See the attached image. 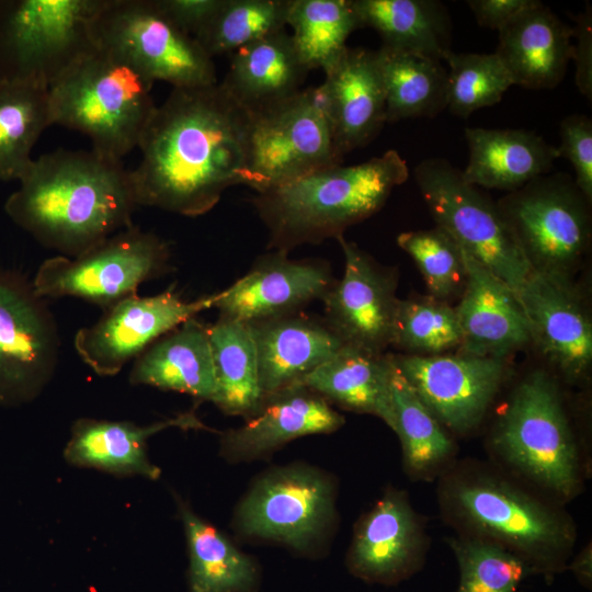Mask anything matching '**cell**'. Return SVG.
Here are the masks:
<instances>
[{"label": "cell", "mask_w": 592, "mask_h": 592, "mask_svg": "<svg viewBox=\"0 0 592 592\" xmlns=\"http://www.w3.org/2000/svg\"><path fill=\"white\" fill-rule=\"evenodd\" d=\"M249 113L217 82L172 89L140 138L129 171L137 206L195 217L241 184Z\"/></svg>", "instance_id": "cell-1"}, {"label": "cell", "mask_w": 592, "mask_h": 592, "mask_svg": "<svg viewBox=\"0 0 592 592\" xmlns=\"http://www.w3.org/2000/svg\"><path fill=\"white\" fill-rule=\"evenodd\" d=\"M4 212L39 244L78 257L133 226L137 207L119 159L94 149H58L34 159Z\"/></svg>", "instance_id": "cell-2"}, {"label": "cell", "mask_w": 592, "mask_h": 592, "mask_svg": "<svg viewBox=\"0 0 592 592\" xmlns=\"http://www.w3.org/2000/svg\"><path fill=\"white\" fill-rule=\"evenodd\" d=\"M436 497L455 534L504 548L547 581L567 570L578 539L571 515L494 464L456 460L437 478Z\"/></svg>", "instance_id": "cell-3"}, {"label": "cell", "mask_w": 592, "mask_h": 592, "mask_svg": "<svg viewBox=\"0 0 592 592\" xmlns=\"http://www.w3.org/2000/svg\"><path fill=\"white\" fill-rule=\"evenodd\" d=\"M409 177L406 160L390 149L354 166L335 164L280 187L252 203L269 231V247L287 252L343 236L375 213Z\"/></svg>", "instance_id": "cell-4"}, {"label": "cell", "mask_w": 592, "mask_h": 592, "mask_svg": "<svg viewBox=\"0 0 592 592\" xmlns=\"http://www.w3.org/2000/svg\"><path fill=\"white\" fill-rule=\"evenodd\" d=\"M487 445L496 466L563 505L583 490L588 458L559 386L544 371L513 388Z\"/></svg>", "instance_id": "cell-5"}, {"label": "cell", "mask_w": 592, "mask_h": 592, "mask_svg": "<svg viewBox=\"0 0 592 592\" xmlns=\"http://www.w3.org/2000/svg\"><path fill=\"white\" fill-rule=\"evenodd\" d=\"M153 83L122 55L94 43L48 87L53 125L84 134L92 149L122 160L138 147L157 107Z\"/></svg>", "instance_id": "cell-6"}, {"label": "cell", "mask_w": 592, "mask_h": 592, "mask_svg": "<svg viewBox=\"0 0 592 592\" xmlns=\"http://www.w3.org/2000/svg\"><path fill=\"white\" fill-rule=\"evenodd\" d=\"M342 162L321 84L301 89L262 112L249 113L241 184L257 193Z\"/></svg>", "instance_id": "cell-7"}, {"label": "cell", "mask_w": 592, "mask_h": 592, "mask_svg": "<svg viewBox=\"0 0 592 592\" xmlns=\"http://www.w3.org/2000/svg\"><path fill=\"white\" fill-rule=\"evenodd\" d=\"M335 501L331 475L304 463L277 466L253 481L236 508L234 527L243 537L314 556L335 524Z\"/></svg>", "instance_id": "cell-8"}, {"label": "cell", "mask_w": 592, "mask_h": 592, "mask_svg": "<svg viewBox=\"0 0 592 592\" xmlns=\"http://www.w3.org/2000/svg\"><path fill=\"white\" fill-rule=\"evenodd\" d=\"M105 0H0V82L49 87L94 45Z\"/></svg>", "instance_id": "cell-9"}, {"label": "cell", "mask_w": 592, "mask_h": 592, "mask_svg": "<svg viewBox=\"0 0 592 592\" xmlns=\"http://www.w3.org/2000/svg\"><path fill=\"white\" fill-rule=\"evenodd\" d=\"M414 179L436 226L516 294L532 272L498 205L444 158H428Z\"/></svg>", "instance_id": "cell-10"}, {"label": "cell", "mask_w": 592, "mask_h": 592, "mask_svg": "<svg viewBox=\"0 0 592 592\" xmlns=\"http://www.w3.org/2000/svg\"><path fill=\"white\" fill-rule=\"evenodd\" d=\"M590 204L563 172L540 175L497 203L532 271L567 276L591 241Z\"/></svg>", "instance_id": "cell-11"}, {"label": "cell", "mask_w": 592, "mask_h": 592, "mask_svg": "<svg viewBox=\"0 0 592 592\" xmlns=\"http://www.w3.org/2000/svg\"><path fill=\"white\" fill-rule=\"evenodd\" d=\"M169 259L166 241L133 225L78 257L46 259L32 284L43 298L75 297L105 310L163 274Z\"/></svg>", "instance_id": "cell-12"}, {"label": "cell", "mask_w": 592, "mask_h": 592, "mask_svg": "<svg viewBox=\"0 0 592 592\" xmlns=\"http://www.w3.org/2000/svg\"><path fill=\"white\" fill-rule=\"evenodd\" d=\"M90 30L95 44L118 53L153 82L173 89L217 83L213 58L153 0H105Z\"/></svg>", "instance_id": "cell-13"}, {"label": "cell", "mask_w": 592, "mask_h": 592, "mask_svg": "<svg viewBox=\"0 0 592 592\" xmlns=\"http://www.w3.org/2000/svg\"><path fill=\"white\" fill-rule=\"evenodd\" d=\"M56 319L32 281L0 269V406L27 402L57 368Z\"/></svg>", "instance_id": "cell-14"}, {"label": "cell", "mask_w": 592, "mask_h": 592, "mask_svg": "<svg viewBox=\"0 0 592 592\" xmlns=\"http://www.w3.org/2000/svg\"><path fill=\"white\" fill-rule=\"evenodd\" d=\"M216 294L184 300L172 289L128 296L104 310L93 325L79 329L73 346L99 376H114L156 340L203 310L214 308Z\"/></svg>", "instance_id": "cell-15"}, {"label": "cell", "mask_w": 592, "mask_h": 592, "mask_svg": "<svg viewBox=\"0 0 592 592\" xmlns=\"http://www.w3.org/2000/svg\"><path fill=\"white\" fill-rule=\"evenodd\" d=\"M420 399L454 435L464 436L483 421L506 377L502 357L463 353L392 356Z\"/></svg>", "instance_id": "cell-16"}, {"label": "cell", "mask_w": 592, "mask_h": 592, "mask_svg": "<svg viewBox=\"0 0 592 592\" xmlns=\"http://www.w3.org/2000/svg\"><path fill=\"white\" fill-rule=\"evenodd\" d=\"M429 548L426 525L408 493L389 487L356 522L345 565L366 583L396 585L422 569Z\"/></svg>", "instance_id": "cell-17"}, {"label": "cell", "mask_w": 592, "mask_h": 592, "mask_svg": "<svg viewBox=\"0 0 592 592\" xmlns=\"http://www.w3.org/2000/svg\"><path fill=\"white\" fill-rule=\"evenodd\" d=\"M531 340L568 383L588 378L592 365V322L570 276L532 271L516 294Z\"/></svg>", "instance_id": "cell-18"}, {"label": "cell", "mask_w": 592, "mask_h": 592, "mask_svg": "<svg viewBox=\"0 0 592 592\" xmlns=\"http://www.w3.org/2000/svg\"><path fill=\"white\" fill-rule=\"evenodd\" d=\"M344 255L341 280L325 297L326 323L344 345L383 354L391 344L398 299L396 278L343 236L337 238Z\"/></svg>", "instance_id": "cell-19"}, {"label": "cell", "mask_w": 592, "mask_h": 592, "mask_svg": "<svg viewBox=\"0 0 592 592\" xmlns=\"http://www.w3.org/2000/svg\"><path fill=\"white\" fill-rule=\"evenodd\" d=\"M321 261L294 260L287 252L262 257L232 285L216 293L214 308L221 317L252 323L296 312L321 299L333 285Z\"/></svg>", "instance_id": "cell-20"}, {"label": "cell", "mask_w": 592, "mask_h": 592, "mask_svg": "<svg viewBox=\"0 0 592 592\" xmlns=\"http://www.w3.org/2000/svg\"><path fill=\"white\" fill-rule=\"evenodd\" d=\"M344 418L321 396L301 384L265 396L244 424L226 431L219 454L230 463L269 455L284 444L306 435L339 430Z\"/></svg>", "instance_id": "cell-21"}, {"label": "cell", "mask_w": 592, "mask_h": 592, "mask_svg": "<svg viewBox=\"0 0 592 592\" xmlns=\"http://www.w3.org/2000/svg\"><path fill=\"white\" fill-rule=\"evenodd\" d=\"M466 281L455 306L462 343L459 353L502 357L532 342L516 293L463 250Z\"/></svg>", "instance_id": "cell-22"}, {"label": "cell", "mask_w": 592, "mask_h": 592, "mask_svg": "<svg viewBox=\"0 0 592 592\" xmlns=\"http://www.w3.org/2000/svg\"><path fill=\"white\" fill-rule=\"evenodd\" d=\"M323 89L342 157L366 146L386 123V96L375 52L345 47L323 69Z\"/></svg>", "instance_id": "cell-23"}, {"label": "cell", "mask_w": 592, "mask_h": 592, "mask_svg": "<svg viewBox=\"0 0 592 592\" xmlns=\"http://www.w3.org/2000/svg\"><path fill=\"white\" fill-rule=\"evenodd\" d=\"M498 32L494 54L513 84L542 90L561 82L572 59L573 31L549 8L536 0Z\"/></svg>", "instance_id": "cell-24"}, {"label": "cell", "mask_w": 592, "mask_h": 592, "mask_svg": "<svg viewBox=\"0 0 592 592\" xmlns=\"http://www.w3.org/2000/svg\"><path fill=\"white\" fill-rule=\"evenodd\" d=\"M170 428L207 430L194 411L148 425L81 418L71 428L64 457L73 466L156 480L161 471L149 460L147 442L153 434Z\"/></svg>", "instance_id": "cell-25"}, {"label": "cell", "mask_w": 592, "mask_h": 592, "mask_svg": "<svg viewBox=\"0 0 592 592\" xmlns=\"http://www.w3.org/2000/svg\"><path fill=\"white\" fill-rule=\"evenodd\" d=\"M263 397L299 384L344 343L321 322L296 312L249 323Z\"/></svg>", "instance_id": "cell-26"}, {"label": "cell", "mask_w": 592, "mask_h": 592, "mask_svg": "<svg viewBox=\"0 0 592 592\" xmlns=\"http://www.w3.org/2000/svg\"><path fill=\"white\" fill-rule=\"evenodd\" d=\"M469 160L462 175L477 187L514 192L547 174L557 148L532 130L467 127Z\"/></svg>", "instance_id": "cell-27"}, {"label": "cell", "mask_w": 592, "mask_h": 592, "mask_svg": "<svg viewBox=\"0 0 592 592\" xmlns=\"http://www.w3.org/2000/svg\"><path fill=\"white\" fill-rule=\"evenodd\" d=\"M129 383L213 402L216 380L208 326L192 318L156 340L135 358Z\"/></svg>", "instance_id": "cell-28"}, {"label": "cell", "mask_w": 592, "mask_h": 592, "mask_svg": "<svg viewBox=\"0 0 592 592\" xmlns=\"http://www.w3.org/2000/svg\"><path fill=\"white\" fill-rule=\"evenodd\" d=\"M232 54L220 84L250 114L267 110L297 93L309 72L285 30Z\"/></svg>", "instance_id": "cell-29"}, {"label": "cell", "mask_w": 592, "mask_h": 592, "mask_svg": "<svg viewBox=\"0 0 592 592\" xmlns=\"http://www.w3.org/2000/svg\"><path fill=\"white\" fill-rule=\"evenodd\" d=\"M391 355L372 354L344 345L299 384L329 403L367 413L394 426Z\"/></svg>", "instance_id": "cell-30"}, {"label": "cell", "mask_w": 592, "mask_h": 592, "mask_svg": "<svg viewBox=\"0 0 592 592\" xmlns=\"http://www.w3.org/2000/svg\"><path fill=\"white\" fill-rule=\"evenodd\" d=\"M187 550V592H259L258 562L177 498Z\"/></svg>", "instance_id": "cell-31"}, {"label": "cell", "mask_w": 592, "mask_h": 592, "mask_svg": "<svg viewBox=\"0 0 592 592\" xmlns=\"http://www.w3.org/2000/svg\"><path fill=\"white\" fill-rule=\"evenodd\" d=\"M392 357V355H391ZM392 431L402 449V465L412 480L437 479L456 462L455 436L440 422L401 375L392 360Z\"/></svg>", "instance_id": "cell-32"}, {"label": "cell", "mask_w": 592, "mask_h": 592, "mask_svg": "<svg viewBox=\"0 0 592 592\" xmlns=\"http://www.w3.org/2000/svg\"><path fill=\"white\" fill-rule=\"evenodd\" d=\"M361 27H372L383 45L444 60L451 49L452 23L436 0H352Z\"/></svg>", "instance_id": "cell-33"}, {"label": "cell", "mask_w": 592, "mask_h": 592, "mask_svg": "<svg viewBox=\"0 0 592 592\" xmlns=\"http://www.w3.org/2000/svg\"><path fill=\"white\" fill-rule=\"evenodd\" d=\"M386 96V122L434 117L446 109L442 60L382 45L375 50Z\"/></svg>", "instance_id": "cell-34"}, {"label": "cell", "mask_w": 592, "mask_h": 592, "mask_svg": "<svg viewBox=\"0 0 592 592\" xmlns=\"http://www.w3.org/2000/svg\"><path fill=\"white\" fill-rule=\"evenodd\" d=\"M216 391L213 403L231 415H252L264 397L249 323L219 317L208 326Z\"/></svg>", "instance_id": "cell-35"}, {"label": "cell", "mask_w": 592, "mask_h": 592, "mask_svg": "<svg viewBox=\"0 0 592 592\" xmlns=\"http://www.w3.org/2000/svg\"><path fill=\"white\" fill-rule=\"evenodd\" d=\"M53 125L48 88L0 82V180L20 181L42 133Z\"/></svg>", "instance_id": "cell-36"}, {"label": "cell", "mask_w": 592, "mask_h": 592, "mask_svg": "<svg viewBox=\"0 0 592 592\" xmlns=\"http://www.w3.org/2000/svg\"><path fill=\"white\" fill-rule=\"evenodd\" d=\"M286 25L309 71L327 68L346 47L351 33L362 29L352 0H289Z\"/></svg>", "instance_id": "cell-37"}, {"label": "cell", "mask_w": 592, "mask_h": 592, "mask_svg": "<svg viewBox=\"0 0 592 592\" xmlns=\"http://www.w3.org/2000/svg\"><path fill=\"white\" fill-rule=\"evenodd\" d=\"M288 7L289 0H225L195 39L212 58L232 54L285 30Z\"/></svg>", "instance_id": "cell-38"}, {"label": "cell", "mask_w": 592, "mask_h": 592, "mask_svg": "<svg viewBox=\"0 0 592 592\" xmlns=\"http://www.w3.org/2000/svg\"><path fill=\"white\" fill-rule=\"evenodd\" d=\"M455 308L432 296L398 299L391 344L412 355H437L459 349Z\"/></svg>", "instance_id": "cell-39"}, {"label": "cell", "mask_w": 592, "mask_h": 592, "mask_svg": "<svg viewBox=\"0 0 592 592\" xmlns=\"http://www.w3.org/2000/svg\"><path fill=\"white\" fill-rule=\"evenodd\" d=\"M448 65L446 109L468 117L473 112L501 101L513 86L505 67L493 54L454 53L444 59Z\"/></svg>", "instance_id": "cell-40"}, {"label": "cell", "mask_w": 592, "mask_h": 592, "mask_svg": "<svg viewBox=\"0 0 592 592\" xmlns=\"http://www.w3.org/2000/svg\"><path fill=\"white\" fill-rule=\"evenodd\" d=\"M446 543L458 566L456 592H519L531 574L521 559L496 544L458 534Z\"/></svg>", "instance_id": "cell-41"}, {"label": "cell", "mask_w": 592, "mask_h": 592, "mask_svg": "<svg viewBox=\"0 0 592 592\" xmlns=\"http://www.w3.org/2000/svg\"><path fill=\"white\" fill-rule=\"evenodd\" d=\"M423 276L430 296L446 301L462 294L466 281L463 249L443 229L410 230L397 237Z\"/></svg>", "instance_id": "cell-42"}, {"label": "cell", "mask_w": 592, "mask_h": 592, "mask_svg": "<svg viewBox=\"0 0 592 592\" xmlns=\"http://www.w3.org/2000/svg\"><path fill=\"white\" fill-rule=\"evenodd\" d=\"M559 158L568 159L576 173L574 183L585 198L592 201V121L583 114H572L560 123Z\"/></svg>", "instance_id": "cell-43"}, {"label": "cell", "mask_w": 592, "mask_h": 592, "mask_svg": "<svg viewBox=\"0 0 592 592\" xmlns=\"http://www.w3.org/2000/svg\"><path fill=\"white\" fill-rule=\"evenodd\" d=\"M178 29L195 38L213 20L225 0H153Z\"/></svg>", "instance_id": "cell-44"}, {"label": "cell", "mask_w": 592, "mask_h": 592, "mask_svg": "<svg viewBox=\"0 0 592 592\" xmlns=\"http://www.w3.org/2000/svg\"><path fill=\"white\" fill-rule=\"evenodd\" d=\"M572 27L573 44L572 59L576 64V84L581 94L592 100V7L587 3L583 11L574 18Z\"/></svg>", "instance_id": "cell-45"}, {"label": "cell", "mask_w": 592, "mask_h": 592, "mask_svg": "<svg viewBox=\"0 0 592 592\" xmlns=\"http://www.w3.org/2000/svg\"><path fill=\"white\" fill-rule=\"evenodd\" d=\"M536 0H467L480 26L501 30L510 20L535 3Z\"/></svg>", "instance_id": "cell-46"}, {"label": "cell", "mask_w": 592, "mask_h": 592, "mask_svg": "<svg viewBox=\"0 0 592 592\" xmlns=\"http://www.w3.org/2000/svg\"><path fill=\"white\" fill-rule=\"evenodd\" d=\"M567 570L587 590L592 589V544L589 542L568 562Z\"/></svg>", "instance_id": "cell-47"}]
</instances>
